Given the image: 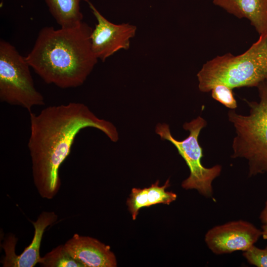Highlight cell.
Instances as JSON below:
<instances>
[{
    "label": "cell",
    "mask_w": 267,
    "mask_h": 267,
    "mask_svg": "<svg viewBox=\"0 0 267 267\" xmlns=\"http://www.w3.org/2000/svg\"><path fill=\"white\" fill-rule=\"evenodd\" d=\"M30 119L28 147L34 183L40 195L47 199L53 198L60 189L59 168L81 130L94 128L113 142L119 139L112 123L99 118L80 102L48 106L38 114L31 112Z\"/></svg>",
    "instance_id": "cell-1"
},
{
    "label": "cell",
    "mask_w": 267,
    "mask_h": 267,
    "mask_svg": "<svg viewBox=\"0 0 267 267\" xmlns=\"http://www.w3.org/2000/svg\"><path fill=\"white\" fill-rule=\"evenodd\" d=\"M92 31L83 22L73 28L45 27L26 60L46 83L62 89L79 87L97 62L91 47Z\"/></svg>",
    "instance_id": "cell-2"
},
{
    "label": "cell",
    "mask_w": 267,
    "mask_h": 267,
    "mask_svg": "<svg viewBox=\"0 0 267 267\" xmlns=\"http://www.w3.org/2000/svg\"><path fill=\"white\" fill-rule=\"evenodd\" d=\"M198 89L211 91L217 84L232 89L257 87L267 80V33L244 52L238 55L227 53L217 56L203 64L197 74Z\"/></svg>",
    "instance_id": "cell-3"
},
{
    "label": "cell",
    "mask_w": 267,
    "mask_h": 267,
    "mask_svg": "<svg viewBox=\"0 0 267 267\" xmlns=\"http://www.w3.org/2000/svg\"><path fill=\"white\" fill-rule=\"evenodd\" d=\"M257 88L258 102L244 99L250 108L248 115L239 114L233 109L227 113L236 134L231 157L247 161L250 177L267 174V80Z\"/></svg>",
    "instance_id": "cell-4"
},
{
    "label": "cell",
    "mask_w": 267,
    "mask_h": 267,
    "mask_svg": "<svg viewBox=\"0 0 267 267\" xmlns=\"http://www.w3.org/2000/svg\"><path fill=\"white\" fill-rule=\"evenodd\" d=\"M206 125V121L200 116L185 122L183 128L189 134L182 140H178L173 137L169 126L166 123H158L155 132L161 139L170 141L176 147L189 169V175L182 182L181 187L185 190H196L206 198H211L213 195L212 182L220 175L222 167L216 165L206 168L202 164L203 149L198 138L201 131Z\"/></svg>",
    "instance_id": "cell-5"
},
{
    "label": "cell",
    "mask_w": 267,
    "mask_h": 267,
    "mask_svg": "<svg viewBox=\"0 0 267 267\" xmlns=\"http://www.w3.org/2000/svg\"><path fill=\"white\" fill-rule=\"evenodd\" d=\"M30 65L9 43L0 41V100L21 106L32 112L44 104V98L35 88Z\"/></svg>",
    "instance_id": "cell-6"
},
{
    "label": "cell",
    "mask_w": 267,
    "mask_h": 267,
    "mask_svg": "<svg viewBox=\"0 0 267 267\" xmlns=\"http://www.w3.org/2000/svg\"><path fill=\"white\" fill-rule=\"evenodd\" d=\"M262 230L252 223L240 220L214 226L208 230L204 240L215 254L245 251L258 241Z\"/></svg>",
    "instance_id": "cell-7"
},
{
    "label": "cell",
    "mask_w": 267,
    "mask_h": 267,
    "mask_svg": "<svg viewBox=\"0 0 267 267\" xmlns=\"http://www.w3.org/2000/svg\"><path fill=\"white\" fill-rule=\"evenodd\" d=\"M88 4L97 21L90 35L91 47L96 57L104 62L115 52L128 49L136 27L129 23H112L92 3L89 1Z\"/></svg>",
    "instance_id": "cell-8"
},
{
    "label": "cell",
    "mask_w": 267,
    "mask_h": 267,
    "mask_svg": "<svg viewBox=\"0 0 267 267\" xmlns=\"http://www.w3.org/2000/svg\"><path fill=\"white\" fill-rule=\"evenodd\" d=\"M58 219L54 212H43L35 222H32L35 228L33 238L23 252L17 255L15 247L17 238L14 235L5 238L2 245L5 257L1 261L3 267H33L39 263L41 257L40 249L43 236L46 228Z\"/></svg>",
    "instance_id": "cell-9"
},
{
    "label": "cell",
    "mask_w": 267,
    "mask_h": 267,
    "mask_svg": "<svg viewBox=\"0 0 267 267\" xmlns=\"http://www.w3.org/2000/svg\"><path fill=\"white\" fill-rule=\"evenodd\" d=\"M68 252L84 267H115L117 266L110 247L97 239L75 234L64 244Z\"/></svg>",
    "instance_id": "cell-10"
},
{
    "label": "cell",
    "mask_w": 267,
    "mask_h": 267,
    "mask_svg": "<svg viewBox=\"0 0 267 267\" xmlns=\"http://www.w3.org/2000/svg\"><path fill=\"white\" fill-rule=\"evenodd\" d=\"M213 3L238 18H246L259 35L267 33V0H213Z\"/></svg>",
    "instance_id": "cell-11"
},
{
    "label": "cell",
    "mask_w": 267,
    "mask_h": 267,
    "mask_svg": "<svg viewBox=\"0 0 267 267\" xmlns=\"http://www.w3.org/2000/svg\"><path fill=\"white\" fill-rule=\"evenodd\" d=\"M170 186V179H168L162 186L159 185L158 180L148 187L133 188L127 200L128 210L133 220L136 219L141 208L158 204L169 205L175 201L177 195L166 190Z\"/></svg>",
    "instance_id": "cell-12"
},
{
    "label": "cell",
    "mask_w": 267,
    "mask_h": 267,
    "mask_svg": "<svg viewBox=\"0 0 267 267\" xmlns=\"http://www.w3.org/2000/svg\"><path fill=\"white\" fill-rule=\"evenodd\" d=\"M89 0H44L48 10L62 28H73L83 22L80 3Z\"/></svg>",
    "instance_id": "cell-13"
},
{
    "label": "cell",
    "mask_w": 267,
    "mask_h": 267,
    "mask_svg": "<svg viewBox=\"0 0 267 267\" xmlns=\"http://www.w3.org/2000/svg\"><path fill=\"white\" fill-rule=\"evenodd\" d=\"M39 264L44 267H84L72 257L63 244L41 257Z\"/></svg>",
    "instance_id": "cell-14"
},
{
    "label": "cell",
    "mask_w": 267,
    "mask_h": 267,
    "mask_svg": "<svg viewBox=\"0 0 267 267\" xmlns=\"http://www.w3.org/2000/svg\"><path fill=\"white\" fill-rule=\"evenodd\" d=\"M211 91L212 98L226 107L233 110L237 107L232 89L229 87L222 84H217Z\"/></svg>",
    "instance_id": "cell-15"
},
{
    "label": "cell",
    "mask_w": 267,
    "mask_h": 267,
    "mask_svg": "<svg viewBox=\"0 0 267 267\" xmlns=\"http://www.w3.org/2000/svg\"><path fill=\"white\" fill-rule=\"evenodd\" d=\"M243 256L252 265L257 267H267V246L262 249L253 245L244 251Z\"/></svg>",
    "instance_id": "cell-16"
},
{
    "label": "cell",
    "mask_w": 267,
    "mask_h": 267,
    "mask_svg": "<svg viewBox=\"0 0 267 267\" xmlns=\"http://www.w3.org/2000/svg\"><path fill=\"white\" fill-rule=\"evenodd\" d=\"M259 219L263 223H267V200L265 202L264 208L260 214Z\"/></svg>",
    "instance_id": "cell-17"
},
{
    "label": "cell",
    "mask_w": 267,
    "mask_h": 267,
    "mask_svg": "<svg viewBox=\"0 0 267 267\" xmlns=\"http://www.w3.org/2000/svg\"><path fill=\"white\" fill-rule=\"evenodd\" d=\"M262 236L263 239L267 240V223H264L262 226Z\"/></svg>",
    "instance_id": "cell-18"
}]
</instances>
